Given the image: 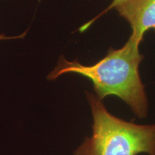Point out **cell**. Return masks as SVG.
<instances>
[{"label": "cell", "mask_w": 155, "mask_h": 155, "mask_svg": "<svg viewBox=\"0 0 155 155\" xmlns=\"http://www.w3.org/2000/svg\"><path fill=\"white\" fill-rule=\"evenodd\" d=\"M123 1H124V0H113V2H112L111 3V5H110L109 6H108V7H107V8H106V9H105V10H104V12H102L101 13V14H100L99 15H98V17H96V18H95V19H93L92 20H91V21H90V22H87L86 25H83V27H81V28H80V31H81V32H83V31H84L85 30H86V29L88 28V27L90 26V25H91L92 23L94 22L95 20H96V19H98V17H99V16H100V17H101V16H102L103 15L105 14L106 12H108V10H110V9H111L114 8V7H116V5H119V3H121V2H123Z\"/></svg>", "instance_id": "obj_4"}, {"label": "cell", "mask_w": 155, "mask_h": 155, "mask_svg": "<svg viewBox=\"0 0 155 155\" xmlns=\"http://www.w3.org/2000/svg\"><path fill=\"white\" fill-rule=\"evenodd\" d=\"M28 30L25 31L24 33L20 34L19 35L16 36H7L4 34H0V41L1 40H17V39H22L25 38V36L26 35Z\"/></svg>", "instance_id": "obj_5"}, {"label": "cell", "mask_w": 155, "mask_h": 155, "mask_svg": "<svg viewBox=\"0 0 155 155\" xmlns=\"http://www.w3.org/2000/svg\"><path fill=\"white\" fill-rule=\"evenodd\" d=\"M114 8L130 25L131 39L140 44L145 32H155V0H124Z\"/></svg>", "instance_id": "obj_3"}, {"label": "cell", "mask_w": 155, "mask_h": 155, "mask_svg": "<svg viewBox=\"0 0 155 155\" xmlns=\"http://www.w3.org/2000/svg\"><path fill=\"white\" fill-rule=\"evenodd\" d=\"M139 45L129 38L123 47L109 48L107 55L92 65H83L78 59L69 61L61 56L47 78L55 81L68 73L86 77L92 82L95 94L101 101L108 96H116L137 117L144 119L148 115L149 102L139 74V65L144 59Z\"/></svg>", "instance_id": "obj_1"}, {"label": "cell", "mask_w": 155, "mask_h": 155, "mask_svg": "<svg viewBox=\"0 0 155 155\" xmlns=\"http://www.w3.org/2000/svg\"><path fill=\"white\" fill-rule=\"evenodd\" d=\"M86 94L93 116L92 135L73 155H155V124L140 125L116 117L96 94Z\"/></svg>", "instance_id": "obj_2"}]
</instances>
